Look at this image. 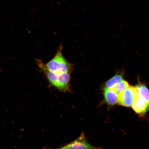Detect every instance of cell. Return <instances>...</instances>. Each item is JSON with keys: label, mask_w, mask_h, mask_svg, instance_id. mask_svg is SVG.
<instances>
[{"label": "cell", "mask_w": 149, "mask_h": 149, "mask_svg": "<svg viewBox=\"0 0 149 149\" xmlns=\"http://www.w3.org/2000/svg\"><path fill=\"white\" fill-rule=\"evenodd\" d=\"M61 51V47L55 56L47 64H44V66L50 71L56 73H70L72 65L65 58Z\"/></svg>", "instance_id": "1"}, {"label": "cell", "mask_w": 149, "mask_h": 149, "mask_svg": "<svg viewBox=\"0 0 149 149\" xmlns=\"http://www.w3.org/2000/svg\"><path fill=\"white\" fill-rule=\"evenodd\" d=\"M139 96L135 87L129 86L125 90L118 95L117 102L120 105L129 107Z\"/></svg>", "instance_id": "2"}, {"label": "cell", "mask_w": 149, "mask_h": 149, "mask_svg": "<svg viewBox=\"0 0 149 149\" xmlns=\"http://www.w3.org/2000/svg\"><path fill=\"white\" fill-rule=\"evenodd\" d=\"M59 149H100L91 145L86 140L83 133L75 141Z\"/></svg>", "instance_id": "3"}, {"label": "cell", "mask_w": 149, "mask_h": 149, "mask_svg": "<svg viewBox=\"0 0 149 149\" xmlns=\"http://www.w3.org/2000/svg\"><path fill=\"white\" fill-rule=\"evenodd\" d=\"M132 107L136 113L144 115L149 109V103L140 97L139 95L133 102Z\"/></svg>", "instance_id": "4"}, {"label": "cell", "mask_w": 149, "mask_h": 149, "mask_svg": "<svg viewBox=\"0 0 149 149\" xmlns=\"http://www.w3.org/2000/svg\"><path fill=\"white\" fill-rule=\"evenodd\" d=\"M104 99L108 105H113L117 102L118 95L112 89L104 87L103 89Z\"/></svg>", "instance_id": "5"}, {"label": "cell", "mask_w": 149, "mask_h": 149, "mask_svg": "<svg viewBox=\"0 0 149 149\" xmlns=\"http://www.w3.org/2000/svg\"><path fill=\"white\" fill-rule=\"evenodd\" d=\"M135 88L139 97L149 103V90L146 86L142 83H139L136 85Z\"/></svg>", "instance_id": "6"}, {"label": "cell", "mask_w": 149, "mask_h": 149, "mask_svg": "<svg viewBox=\"0 0 149 149\" xmlns=\"http://www.w3.org/2000/svg\"><path fill=\"white\" fill-rule=\"evenodd\" d=\"M123 74L122 73H117L111 79L106 82L105 86L107 88L111 89L117 83L123 79Z\"/></svg>", "instance_id": "7"}, {"label": "cell", "mask_w": 149, "mask_h": 149, "mask_svg": "<svg viewBox=\"0 0 149 149\" xmlns=\"http://www.w3.org/2000/svg\"><path fill=\"white\" fill-rule=\"evenodd\" d=\"M129 86V84L127 81H125V80H122L120 82L116 84L111 89H112L117 95H118L125 90Z\"/></svg>", "instance_id": "8"}, {"label": "cell", "mask_w": 149, "mask_h": 149, "mask_svg": "<svg viewBox=\"0 0 149 149\" xmlns=\"http://www.w3.org/2000/svg\"><path fill=\"white\" fill-rule=\"evenodd\" d=\"M46 149H48V148H47Z\"/></svg>", "instance_id": "9"}]
</instances>
